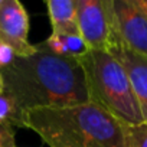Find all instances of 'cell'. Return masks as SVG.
<instances>
[{
	"instance_id": "8992f818",
	"label": "cell",
	"mask_w": 147,
	"mask_h": 147,
	"mask_svg": "<svg viewBox=\"0 0 147 147\" xmlns=\"http://www.w3.org/2000/svg\"><path fill=\"white\" fill-rule=\"evenodd\" d=\"M29 15L19 0H0V40L18 58L36 52V45L29 42Z\"/></svg>"
},
{
	"instance_id": "4fadbf2b",
	"label": "cell",
	"mask_w": 147,
	"mask_h": 147,
	"mask_svg": "<svg viewBox=\"0 0 147 147\" xmlns=\"http://www.w3.org/2000/svg\"><path fill=\"white\" fill-rule=\"evenodd\" d=\"M18 56L15 55V52L6 45L0 40V69H3L6 66H9Z\"/></svg>"
},
{
	"instance_id": "7a4b0ae2",
	"label": "cell",
	"mask_w": 147,
	"mask_h": 147,
	"mask_svg": "<svg viewBox=\"0 0 147 147\" xmlns=\"http://www.w3.org/2000/svg\"><path fill=\"white\" fill-rule=\"evenodd\" d=\"M23 124L48 147H128V125L94 102L32 108Z\"/></svg>"
},
{
	"instance_id": "9a60e30c",
	"label": "cell",
	"mask_w": 147,
	"mask_h": 147,
	"mask_svg": "<svg viewBox=\"0 0 147 147\" xmlns=\"http://www.w3.org/2000/svg\"><path fill=\"white\" fill-rule=\"evenodd\" d=\"M3 91H5V84H3V77L0 74V94H3Z\"/></svg>"
},
{
	"instance_id": "5bb4252c",
	"label": "cell",
	"mask_w": 147,
	"mask_h": 147,
	"mask_svg": "<svg viewBox=\"0 0 147 147\" xmlns=\"http://www.w3.org/2000/svg\"><path fill=\"white\" fill-rule=\"evenodd\" d=\"M137 3H138V6L143 9V12L147 15V0H137Z\"/></svg>"
},
{
	"instance_id": "3957f363",
	"label": "cell",
	"mask_w": 147,
	"mask_h": 147,
	"mask_svg": "<svg viewBox=\"0 0 147 147\" xmlns=\"http://www.w3.org/2000/svg\"><path fill=\"white\" fill-rule=\"evenodd\" d=\"M78 61L84 69L91 102L104 108L125 125L144 123L127 74L108 51L88 49Z\"/></svg>"
},
{
	"instance_id": "6da1fadb",
	"label": "cell",
	"mask_w": 147,
	"mask_h": 147,
	"mask_svg": "<svg viewBox=\"0 0 147 147\" xmlns=\"http://www.w3.org/2000/svg\"><path fill=\"white\" fill-rule=\"evenodd\" d=\"M7 94L25 113L32 108H61L91 102L78 59L51 52L43 43L26 58L0 69Z\"/></svg>"
},
{
	"instance_id": "ba28073f",
	"label": "cell",
	"mask_w": 147,
	"mask_h": 147,
	"mask_svg": "<svg viewBox=\"0 0 147 147\" xmlns=\"http://www.w3.org/2000/svg\"><path fill=\"white\" fill-rule=\"evenodd\" d=\"M53 35H80L77 26V0L45 2Z\"/></svg>"
},
{
	"instance_id": "52a82bcc",
	"label": "cell",
	"mask_w": 147,
	"mask_h": 147,
	"mask_svg": "<svg viewBox=\"0 0 147 147\" xmlns=\"http://www.w3.org/2000/svg\"><path fill=\"white\" fill-rule=\"evenodd\" d=\"M108 52L123 65L138 101L144 123H147V56L128 49L117 39L111 43Z\"/></svg>"
},
{
	"instance_id": "277c9868",
	"label": "cell",
	"mask_w": 147,
	"mask_h": 147,
	"mask_svg": "<svg viewBox=\"0 0 147 147\" xmlns=\"http://www.w3.org/2000/svg\"><path fill=\"white\" fill-rule=\"evenodd\" d=\"M77 26L88 49L108 51L115 38L111 0H77Z\"/></svg>"
},
{
	"instance_id": "2e32d148",
	"label": "cell",
	"mask_w": 147,
	"mask_h": 147,
	"mask_svg": "<svg viewBox=\"0 0 147 147\" xmlns=\"http://www.w3.org/2000/svg\"><path fill=\"white\" fill-rule=\"evenodd\" d=\"M16 147H18V146H16Z\"/></svg>"
},
{
	"instance_id": "8fae6325",
	"label": "cell",
	"mask_w": 147,
	"mask_h": 147,
	"mask_svg": "<svg viewBox=\"0 0 147 147\" xmlns=\"http://www.w3.org/2000/svg\"><path fill=\"white\" fill-rule=\"evenodd\" d=\"M128 147H147V123L128 125Z\"/></svg>"
},
{
	"instance_id": "7c38bea8",
	"label": "cell",
	"mask_w": 147,
	"mask_h": 147,
	"mask_svg": "<svg viewBox=\"0 0 147 147\" xmlns=\"http://www.w3.org/2000/svg\"><path fill=\"white\" fill-rule=\"evenodd\" d=\"M0 147H16L13 127L0 124Z\"/></svg>"
},
{
	"instance_id": "9c48e42d",
	"label": "cell",
	"mask_w": 147,
	"mask_h": 147,
	"mask_svg": "<svg viewBox=\"0 0 147 147\" xmlns=\"http://www.w3.org/2000/svg\"><path fill=\"white\" fill-rule=\"evenodd\" d=\"M43 45L58 56L63 58H75L78 59L85 52H88V46L81 38V35H51Z\"/></svg>"
},
{
	"instance_id": "5b68a950",
	"label": "cell",
	"mask_w": 147,
	"mask_h": 147,
	"mask_svg": "<svg viewBox=\"0 0 147 147\" xmlns=\"http://www.w3.org/2000/svg\"><path fill=\"white\" fill-rule=\"evenodd\" d=\"M111 9L114 40L117 39L128 49L147 56V15L137 0H111Z\"/></svg>"
},
{
	"instance_id": "30bf717a",
	"label": "cell",
	"mask_w": 147,
	"mask_h": 147,
	"mask_svg": "<svg viewBox=\"0 0 147 147\" xmlns=\"http://www.w3.org/2000/svg\"><path fill=\"white\" fill-rule=\"evenodd\" d=\"M23 114L25 113L7 94H0V124L13 128H25Z\"/></svg>"
}]
</instances>
